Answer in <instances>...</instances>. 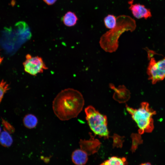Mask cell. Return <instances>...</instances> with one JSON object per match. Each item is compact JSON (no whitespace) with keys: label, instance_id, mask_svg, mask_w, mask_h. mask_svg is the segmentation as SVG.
Listing matches in <instances>:
<instances>
[{"label":"cell","instance_id":"cell-2","mask_svg":"<svg viewBox=\"0 0 165 165\" xmlns=\"http://www.w3.org/2000/svg\"><path fill=\"white\" fill-rule=\"evenodd\" d=\"M116 20V26L102 35L100 39V46L106 52L116 51L119 46L118 39L122 34L125 31L132 32L136 28L135 20L129 16L119 15Z\"/></svg>","mask_w":165,"mask_h":165},{"label":"cell","instance_id":"cell-1","mask_svg":"<svg viewBox=\"0 0 165 165\" xmlns=\"http://www.w3.org/2000/svg\"><path fill=\"white\" fill-rule=\"evenodd\" d=\"M84 100L78 90L68 88L61 90L53 101L52 107L56 116L61 120L76 117L82 110Z\"/></svg>","mask_w":165,"mask_h":165},{"label":"cell","instance_id":"cell-10","mask_svg":"<svg viewBox=\"0 0 165 165\" xmlns=\"http://www.w3.org/2000/svg\"><path fill=\"white\" fill-rule=\"evenodd\" d=\"M62 20L65 25L71 27L74 26L76 24L78 18L75 13L68 11L63 16Z\"/></svg>","mask_w":165,"mask_h":165},{"label":"cell","instance_id":"cell-18","mask_svg":"<svg viewBox=\"0 0 165 165\" xmlns=\"http://www.w3.org/2000/svg\"><path fill=\"white\" fill-rule=\"evenodd\" d=\"M44 2L48 5H51L53 4L57 0H43Z\"/></svg>","mask_w":165,"mask_h":165},{"label":"cell","instance_id":"cell-15","mask_svg":"<svg viewBox=\"0 0 165 165\" xmlns=\"http://www.w3.org/2000/svg\"><path fill=\"white\" fill-rule=\"evenodd\" d=\"M9 89L8 84L3 80H0V103L5 94Z\"/></svg>","mask_w":165,"mask_h":165},{"label":"cell","instance_id":"cell-7","mask_svg":"<svg viewBox=\"0 0 165 165\" xmlns=\"http://www.w3.org/2000/svg\"><path fill=\"white\" fill-rule=\"evenodd\" d=\"M90 138L89 140H80L79 142L81 149L88 155L94 154L98 150L101 143L97 139L90 134Z\"/></svg>","mask_w":165,"mask_h":165},{"label":"cell","instance_id":"cell-14","mask_svg":"<svg viewBox=\"0 0 165 165\" xmlns=\"http://www.w3.org/2000/svg\"><path fill=\"white\" fill-rule=\"evenodd\" d=\"M104 23L106 28L112 29L116 25V18L113 15L108 14L104 18Z\"/></svg>","mask_w":165,"mask_h":165},{"label":"cell","instance_id":"cell-8","mask_svg":"<svg viewBox=\"0 0 165 165\" xmlns=\"http://www.w3.org/2000/svg\"><path fill=\"white\" fill-rule=\"evenodd\" d=\"M133 0L128 2L130 5L129 9L133 16L137 19L144 18L145 19L150 17L152 14L150 10L143 5L140 4H133Z\"/></svg>","mask_w":165,"mask_h":165},{"label":"cell","instance_id":"cell-17","mask_svg":"<svg viewBox=\"0 0 165 165\" xmlns=\"http://www.w3.org/2000/svg\"><path fill=\"white\" fill-rule=\"evenodd\" d=\"M113 138V146L117 147H121L122 146V143L121 138L120 137H114Z\"/></svg>","mask_w":165,"mask_h":165},{"label":"cell","instance_id":"cell-19","mask_svg":"<svg viewBox=\"0 0 165 165\" xmlns=\"http://www.w3.org/2000/svg\"><path fill=\"white\" fill-rule=\"evenodd\" d=\"M140 165H152L150 163H142Z\"/></svg>","mask_w":165,"mask_h":165},{"label":"cell","instance_id":"cell-9","mask_svg":"<svg viewBox=\"0 0 165 165\" xmlns=\"http://www.w3.org/2000/svg\"><path fill=\"white\" fill-rule=\"evenodd\" d=\"M87 154L81 149H76L72 153V161L76 165H84L87 161Z\"/></svg>","mask_w":165,"mask_h":165},{"label":"cell","instance_id":"cell-16","mask_svg":"<svg viewBox=\"0 0 165 165\" xmlns=\"http://www.w3.org/2000/svg\"><path fill=\"white\" fill-rule=\"evenodd\" d=\"M2 123L4 128V130L10 134L13 133L15 132V129L14 127L7 121L2 119Z\"/></svg>","mask_w":165,"mask_h":165},{"label":"cell","instance_id":"cell-4","mask_svg":"<svg viewBox=\"0 0 165 165\" xmlns=\"http://www.w3.org/2000/svg\"><path fill=\"white\" fill-rule=\"evenodd\" d=\"M86 119L92 131L100 137L108 139L109 132L107 116L100 113L91 105L85 108Z\"/></svg>","mask_w":165,"mask_h":165},{"label":"cell","instance_id":"cell-6","mask_svg":"<svg viewBox=\"0 0 165 165\" xmlns=\"http://www.w3.org/2000/svg\"><path fill=\"white\" fill-rule=\"evenodd\" d=\"M23 65L25 71L33 76L42 73L48 69L41 57L33 56L29 54L26 55Z\"/></svg>","mask_w":165,"mask_h":165},{"label":"cell","instance_id":"cell-5","mask_svg":"<svg viewBox=\"0 0 165 165\" xmlns=\"http://www.w3.org/2000/svg\"><path fill=\"white\" fill-rule=\"evenodd\" d=\"M148 79L153 84L163 80L165 78V57L156 61L153 57H151L147 71Z\"/></svg>","mask_w":165,"mask_h":165},{"label":"cell","instance_id":"cell-13","mask_svg":"<svg viewBox=\"0 0 165 165\" xmlns=\"http://www.w3.org/2000/svg\"><path fill=\"white\" fill-rule=\"evenodd\" d=\"M10 134L4 130L0 134V144L2 146L8 147L10 146L13 142V139Z\"/></svg>","mask_w":165,"mask_h":165},{"label":"cell","instance_id":"cell-3","mask_svg":"<svg viewBox=\"0 0 165 165\" xmlns=\"http://www.w3.org/2000/svg\"><path fill=\"white\" fill-rule=\"evenodd\" d=\"M126 108L136 123L140 134L144 133H150L152 131L154 128L152 116L156 112L150 107L148 102H142L140 107L137 109L131 108L127 105H126Z\"/></svg>","mask_w":165,"mask_h":165},{"label":"cell","instance_id":"cell-20","mask_svg":"<svg viewBox=\"0 0 165 165\" xmlns=\"http://www.w3.org/2000/svg\"><path fill=\"white\" fill-rule=\"evenodd\" d=\"M1 127H0V134L1 133Z\"/></svg>","mask_w":165,"mask_h":165},{"label":"cell","instance_id":"cell-11","mask_svg":"<svg viewBox=\"0 0 165 165\" xmlns=\"http://www.w3.org/2000/svg\"><path fill=\"white\" fill-rule=\"evenodd\" d=\"M24 126L29 129H32L37 125L38 120L37 117L32 114H28L25 116L23 120Z\"/></svg>","mask_w":165,"mask_h":165},{"label":"cell","instance_id":"cell-12","mask_svg":"<svg viewBox=\"0 0 165 165\" xmlns=\"http://www.w3.org/2000/svg\"><path fill=\"white\" fill-rule=\"evenodd\" d=\"M126 158L112 156L107 160L100 165H127Z\"/></svg>","mask_w":165,"mask_h":165}]
</instances>
